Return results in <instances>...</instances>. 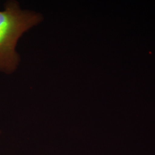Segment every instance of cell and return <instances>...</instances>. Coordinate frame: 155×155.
Segmentation results:
<instances>
[{"mask_svg": "<svg viewBox=\"0 0 155 155\" xmlns=\"http://www.w3.org/2000/svg\"><path fill=\"white\" fill-rule=\"evenodd\" d=\"M41 20L39 14L22 11L16 1H9L0 11V72L10 74L19 63L17 43L25 32Z\"/></svg>", "mask_w": 155, "mask_h": 155, "instance_id": "1", "label": "cell"}]
</instances>
